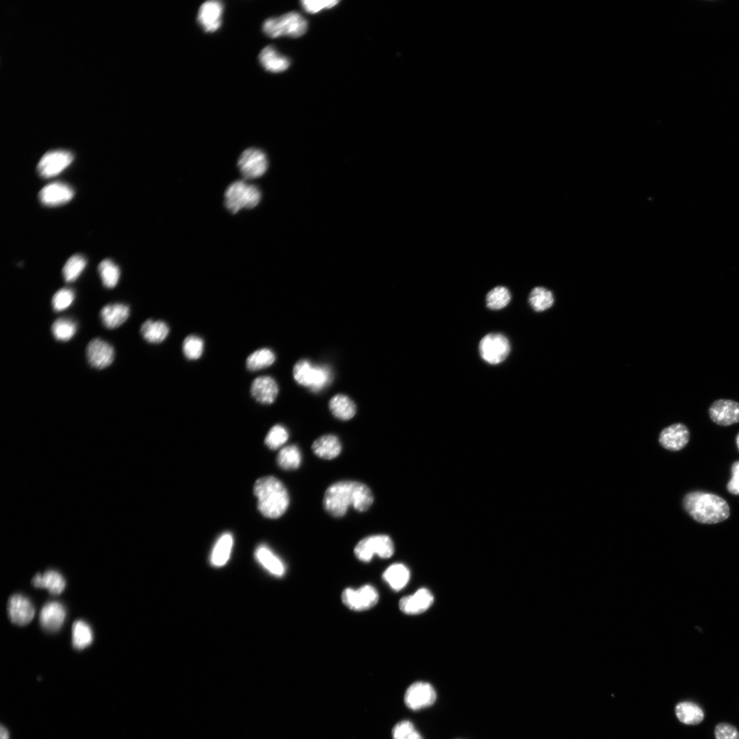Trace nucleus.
Returning a JSON list of instances; mask_svg holds the SVG:
<instances>
[{
    "instance_id": "f257e3e1",
    "label": "nucleus",
    "mask_w": 739,
    "mask_h": 739,
    "mask_svg": "<svg viewBox=\"0 0 739 739\" xmlns=\"http://www.w3.org/2000/svg\"><path fill=\"white\" fill-rule=\"evenodd\" d=\"M373 501L372 493L367 485L357 481L342 480L327 488L323 506L332 516L341 517L346 513L349 506L359 512L366 511Z\"/></svg>"
},
{
    "instance_id": "f03ea898",
    "label": "nucleus",
    "mask_w": 739,
    "mask_h": 739,
    "mask_svg": "<svg viewBox=\"0 0 739 739\" xmlns=\"http://www.w3.org/2000/svg\"><path fill=\"white\" fill-rule=\"evenodd\" d=\"M686 511L697 521L714 524L723 521L729 516V507L722 497L707 492L693 491L683 500Z\"/></svg>"
},
{
    "instance_id": "7ed1b4c3",
    "label": "nucleus",
    "mask_w": 739,
    "mask_h": 739,
    "mask_svg": "<svg viewBox=\"0 0 739 739\" xmlns=\"http://www.w3.org/2000/svg\"><path fill=\"white\" fill-rule=\"evenodd\" d=\"M259 510L265 517L276 519L283 515L289 504L288 491L284 484L274 476L259 478L254 485Z\"/></svg>"
},
{
    "instance_id": "20e7f679",
    "label": "nucleus",
    "mask_w": 739,
    "mask_h": 739,
    "mask_svg": "<svg viewBox=\"0 0 739 739\" xmlns=\"http://www.w3.org/2000/svg\"><path fill=\"white\" fill-rule=\"evenodd\" d=\"M261 193L255 185L245 181L238 180L233 182L224 192V205L232 213H236L243 209H252L260 202Z\"/></svg>"
},
{
    "instance_id": "39448f33",
    "label": "nucleus",
    "mask_w": 739,
    "mask_h": 739,
    "mask_svg": "<svg viewBox=\"0 0 739 739\" xmlns=\"http://www.w3.org/2000/svg\"><path fill=\"white\" fill-rule=\"evenodd\" d=\"M265 35L270 38L289 36L298 38L307 29L306 19L296 12H289L276 18L266 19L262 27Z\"/></svg>"
},
{
    "instance_id": "423d86ee",
    "label": "nucleus",
    "mask_w": 739,
    "mask_h": 739,
    "mask_svg": "<svg viewBox=\"0 0 739 739\" xmlns=\"http://www.w3.org/2000/svg\"><path fill=\"white\" fill-rule=\"evenodd\" d=\"M294 378L300 385L318 391L330 382L331 372L328 367L314 365L307 360L297 362L293 370Z\"/></svg>"
},
{
    "instance_id": "0eeeda50",
    "label": "nucleus",
    "mask_w": 739,
    "mask_h": 739,
    "mask_svg": "<svg viewBox=\"0 0 739 739\" xmlns=\"http://www.w3.org/2000/svg\"><path fill=\"white\" fill-rule=\"evenodd\" d=\"M354 552L359 560L367 562L374 555L382 558H390L394 553V545L388 535H372L361 539L355 546Z\"/></svg>"
},
{
    "instance_id": "6e6552de",
    "label": "nucleus",
    "mask_w": 739,
    "mask_h": 739,
    "mask_svg": "<svg viewBox=\"0 0 739 739\" xmlns=\"http://www.w3.org/2000/svg\"><path fill=\"white\" fill-rule=\"evenodd\" d=\"M479 352L483 360L495 365L506 359L510 352L508 339L500 333H490L480 341Z\"/></svg>"
},
{
    "instance_id": "1a4fd4ad",
    "label": "nucleus",
    "mask_w": 739,
    "mask_h": 739,
    "mask_svg": "<svg viewBox=\"0 0 739 739\" xmlns=\"http://www.w3.org/2000/svg\"><path fill=\"white\" fill-rule=\"evenodd\" d=\"M237 166L246 179H254L263 176L268 168L266 155L257 148L246 149L240 155Z\"/></svg>"
},
{
    "instance_id": "9d476101",
    "label": "nucleus",
    "mask_w": 739,
    "mask_h": 739,
    "mask_svg": "<svg viewBox=\"0 0 739 739\" xmlns=\"http://www.w3.org/2000/svg\"><path fill=\"white\" fill-rule=\"evenodd\" d=\"M378 593L371 585H364L357 589L346 588L341 594V600L348 608L363 611L374 607L378 601Z\"/></svg>"
},
{
    "instance_id": "9b49d317",
    "label": "nucleus",
    "mask_w": 739,
    "mask_h": 739,
    "mask_svg": "<svg viewBox=\"0 0 739 739\" xmlns=\"http://www.w3.org/2000/svg\"><path fill=\"white\" fill-rule=\"evenodd\" d=\"M73 154L66 150H53L47 152L40 159L37 170L43 178L59 174L73 161Z\"/></svg>"
},
{
    "instance_id": "f8f14e48",
    "label": "nucleus",
    "mask_w": 739,
    "mask_h": 739,
    "mask_svg": "<svg viewBox=\"0 0 739 739\" xmlns=\"http://www.w3.org/2000/svg\"><path fill=\"white\" fill-rule=\"evenodd\" d=\"M437 699L433 686L425 682H416L409 686L404 695V703L412 710H419L432 705Z\"/></svg>"
},
{
    "instance_id": "ddd939ff",
    "label": "nucleus",
    "mask_w": 739,
    "mask_h": 739,
    "mask_svg": "<svg viewBox=\"0 0 739 739\" xmlns=\"http://www.w3.org/2000/svg\"><path fill=\"white\" fill-rule=\"evenodd\" d=\"M711 419L720 426H729L739 422V403L731 400L714 401L709 408Z\"/></svg>"
},
{
    "instance_id": "4468645a",
    "label": "nucleus",
    "mask_w": 739,
    "mask_h": 739,
    "mask_svg": "<svg viewBox=\"0 0 739 739\" xmlns=\"http://www.w3.org/2000/svg\"><path fill=\"white\" fill-rule=\"evenodd\" d=\"M224 5L219 1H207L200 6L197 21L206 32H214L222 24Z\"/></svg>"
},
{
    "instance_id": "2eb2a0df",
    "label": "nucleus",
    "mask_w": 739,
    "mask_h": 739,
    "mask_svg": "<svg viewBox=\"0 0 739 739\" xmlns=\"http://www.w3.org/2000/svg\"><path fill=\"white\" fill-rule=\"evenodd\" d=\"M10 621L18 625H25L33 619L35 609L31 601L20 594L12 595L7 604Z\"/></svg>"
},
{
    "instance_id": "dca6fc26",
    "label": "nucleus",
    "mask_w": 739,
    "mask_h": 739,
    "mask_svg": "<svg viewBox=\"0 0 739 739\" xmlns=\"http://www.w3.org/2000/svg\"><path fill=\"white\" fill-rule=\"evenodd\" d=\"M74 196L73 189L63 182L47 184L40 191L38 197L42 204L48 207L58 206L69 202Z\"/></svg>"
},
{
    "instance_id": "f3484780",
    "label": "nucleus",
    "mask_w": 739,
    "mask_h": 739,
    "mask_svg": "<svg viewBox=\"0 0 739 739\" xmlns=\"http://www.w3.org/2000/svg\"><path fill=\"white\" fill-rule=\"evenodd\" d=\"M89 364L96 369H103L112 364L114 359V348L101 339L91 340L86 348Z\"/></svg>"
},
{
    "instance_id": "a211bd4d",
    "label": "nucleus",
    "mask_w": 739,
    "mask_h": 739,
    "mask_svg": "<svg viewBox=\"0 0 739 739\" xmlns=\"http://www.w3.org/2000/svg\"><path fill=\"white\" fill-rule=\"evenodd\" d=\"M434 597L426 588L418 589L414 594L404 596L399 602L400 609L407 614H417L427 610L432 604Z\"/></svg>"
},
{
    "instance_id": "6ab92c4d",
    "label": "nucleus",
    "mask_w": 739,
    "mask_h": 739,
    "mask_svg": "<svg viewBox=\"0 0 739 739\" xmlns=\"http://www.w3.org/2000/svg\"><path fill=\"white\" fill-rule=\"evenodd\" d=\"M689 437L687 427L678 423L662 430L659 437V441L664 448L671 451H678L687 445Z\"/></svg>"
},
{
    "instance_id": "aec40b11",
    "label": "nucleus",
    "mask_w": 739,
    "mask_h": 739,
    "mask_svg": "<svg viewBox=\"0 0 739 739\" xmlns=\"http://www.w3.org/2000/svg\"><path fill=\"white\" fill-rule=\"evenodd\" d=\"M250 391L252 397L259 402L270 404L274 402L278 387L275 380L268 376L256 378L252 383Z\"/></svg>"
},
{
    "instance_id": "412c9836",
    "label": "nucleus",
    "mask_w": 739,
    "mask_h": 739,
    "mask_svg": "<svg viewBox=\"0 0 739 739\" xmlns=\"http://www.w3.org/2000/svg\"><path fill=\"white\" fill-rule=\"evenodd\" d=\"M66 616L64 607L57 601L46 604L40 614V623L49 632L58 630L64 623Z\"/></svg>"
},
{
    "instance_id": "4be33fe9",
    "label": "nucleus",
    "mask_w": 739,
    "mask_h": 739,
    "mask_svg": "<svg viewBox=\"0 0 739 739\" xmlns=\"http://www.w3.org/2000/svg\"><path fill=\"white\" fill-rule=\"evenodd\" d=\"M129 315V306L121 303L107 304L100 311L102 323L109 329L120 326L127 320Z\"/></svg>"
},
{
    "instance_id": "5701e85b",
    "label": "nucleus",
    "mask_w": 739,
    "mask_h": 739,
    "mask_svg": "<svg viewBox=\"0 0 739 739\" xmlns=\"http://www.w3.org/2000/svg\"><path fill=\"white\" fill-rule=\"evenodd\" d=\"M259 60L268 71L281 73L286 70L290 64L289 60L279 53L272 46H266L260 51Z\"/></svg>"
},
{
    "instance_id": "b1692460",
    "label": "nucleus",
    "mask_w": 739,
    "mask_h": 739,
    "mask_svg": "<svg viewBox=\"0 0 739 739\" xmlns=\"http://www.w3.org/2000/svg\"><path fill=\"white\" fill-rule=\"evenodd\" d=\"M255 555L258 562L270 573L277 577L284 575L285 567L283 562L268 547L259 545Z\"/></svg>"
},
{
    "instance_id": "393cba45",
    "label": "nucleus",
    "mask_w": 739,
    "mask_h": 739,
    "mask_svg": "<svg viewBox=\"0 0 739 739\" xmlns=\"http://www.w3.org/2000/svg\"><path fill=\"white\" fill-rule=\"evenodd\" d=\"M312 450L318 457L330 460L340 454L341 445L338 437L335 435H325L314 441L312 445Z\"/></svg>"
},
{
    "instance_id": "a878e982",
    "label": "nucleus",
    "mask_w": 739,
    "mask_h": 739,
    "mask_svg": "<svg viewBox=\"0 0 739 739\" xmlns=\"http://www.w3.org/2000/svg\"><path fill=\"white\" fill-rule=\"evenodd\" d=\"M31 584L36 588H47L53 595H59L64 589L65 580L57 571L49 570L44 573H37L31 580Z\"/></svg>"
},
{
    "instance_id": "bb28decb",
    "label": "nucleus",
    "mask_w": 739,
    "mask_h": 739,
    "mask_svg": "<svg viewBox=\"0 0 739 739\" xmlns=\"http://www.w3.org/2000/svg\"><path fill=\"white\" fill-rule=\"evenodd\" d=\"M233 544V536L224 533L214 545L210 556L211 564L216 567L224 566L229 560Z\"/></svg>"
},
{
    "instance_id": "cd10ccee",
    "label": "nucleus",
    "mask_w": 739,
    "mask_h": 739,
    "mask_svg": "<svg viewBox=\"0 0 739 739\" xmlns=\"http://www.w3.org/2000/svg\"><path fill=\"white\" fill-rule=\"evenodd\" d=\"M384 580L394 591L402 589L410 579V571L403 564L395 563L390 565L383 573Z\"/></svg>"
},
{
    "instance_id": "c85d7f7f",
    "label": "nucleus",
    "mask_w": 739,
    "mask_h": 739,
    "mask_svg": "<svg viewBox=\"0 0 739 739\" xmlns=\"http://www.w3.org/2000/svg\"><path fill=\"white\" fill-rule=\"evenodd\" d=\"M140 333L148 342L159 343L168 335L169 327L163 321L147 320L142 324Z\"/></svg>"
},
{
    "instance_id": "c756f323",
    "label": "nucleus",
    "mask_w": 739,
    "mask_h": 739,
    "mask_svg": "<svg viewBox=\"0 0 739 739\" xmlns=\"http://www.w3.org/2000/svg\"><path fill=\"white\" fill-rule=\"evenodd\" d=\"M675 712L679 721L686 725H698L704 718L702 709L697 704L690 701H682L677 703Z\"/></svg>"
},
{
    "instance_id": "7c9ffc66",
    "label": "nucleus",
    "mask_w": 739,
    "mask_h": 739,
    "mask_svg": "<svg viewBox=\"0 0 739 739\" xmlns=\"http://www.w3.org/2000/svg\"><path fill=\"white\" fill-rule=\"evenodd\" d=\"M329 409L335 417L341 420H348L356 413L354 402L342 394H337L330 399Z\"/></svg>"
},
{
    "instance_id": "2f4dec72",
    "label": "nucleus",
    "mask_w": 739,
    "mask_h": 739,
    "mask_svg": "<svg viewBox=\"0 0 739 739\" xmlns=\"http://www.w3.org/2000/svg\"><path fill=\"white\" fill-rule=\"evenodd\" d=\"M276 461L278 466L283 469H296L300 467L301 463L302 455L300 450L295 445L285 446L279 451Z\"/></svg>"
},
{
    "instance_id": "473e14b6",
    "label": "nucleus",
    "mask_w": 739,
    "mask_h": 739,
    "mask_svg": "<svg viewBox=\"0 0 739 739\" xmlns=\"http://www.w3.org/2000/svg\"><path fill=\"white\" fill-rule=\"evenodd\" d=\"M72 643L75 649L81 650L89 646L93 640L90 626L83 621L78 620L72 626Z\"/></svg>"
},
{
    "instance_id": "72a5a7b5",
    "label": "nucleus",
    "mask_w": 739,
    "mask_h": 739,
    "mask_svg": "<svg viewBox=\"0 0 739 739\" xmlns=\"http://www.w3.org/2000/svg\"><path fill=\"white\" fill-rule=\"evenodd\" d=\"M528 300L531 307L536 312L548 309L554 302L552 292L543 287H536L532 289Z\"/></svg>"
},
{
    "instance_id": "f704fd0d",
    "label": "nucleus",
    "mask_w": 739,
    "mask_h": 739,
    "mask_svg": "<svg viewBox=\"0 0 739 739\" xmlns=\"http://www.w3.org/2000/svg\"><path fill=\"white\" fill-rule=\"evenodd\" d=\"M275 361L274 352L268 348H261L250 354L246 359V367L257 371L271 365Z\"/></svg>"
},
{
    "instance_id": "c9c22d12",
    "label": "nucleus",
    "mask_w": 739,
    "mask_h": 739,
    "mask_svg": "<svg viewBox=\"0 0 739 739\" xmlns=\"http://www.w3.org/2000/svg\"><path fill=\"white\" fill-rule=\"evenodd\" d=\"M77 328V323L73 320L60 317L53 322L51 332L57 340L66 341L75 335Z\"/></svg>"
},
{
    "instance_id": "e433bc0d",
    "label": "nucleus",
    "mask_w": 739,
    "mask_h": 739,
    "mask_svg": "<svg viewBox=\"0 0 739 739\" xmlns=\"http://www.w3.org/2000/svg\"><path fill=\"white\" fill-rule=\"evenodd\" d=\"M98 270L105 287L113 288L117 285L120 272L118 267L112 260H103L99 263Z\"/></svg>"
},
{
    "instance_id": "4c0bfd02",
    "label": "nucleus",
    "mask_w": 739,
    "mask_h": 739,
    "mask_svg": "<svg viewBox=\"0 0 739 739\" xmlns=\"http://www.w3.org/2000/svg\"><path fill=\"white\" fill-rule=\"evenodd\" d=\"M86 265V260L81 255H75L70 257L62 269V274L65 281L73 282L81 274Z\"/></svg>"
},
{
    "instance_id": "58836bf2",
    "label": "nucleus",
    "mask_w": 739,
    "mask_h": 739,
    "mask_svg": "<svg viewBox=\"0 0 739 739\" xmlns=\"http://www.w3.org/2000/svg\"><path fill=\"white\" fill-rule=\"evenodd\" d=\"M509 290L504 286H497L489 291L487 295V305L493 310H499L505 307L510 300Z\"/></svg>"
},
{
    "instance_id": "ea45409f",
    "label": "nucleus",
    "mask_w": 739,
    "mask_h": 739,
    "mask_svg": "<svg viewBox=\"0 0 739 739\" xmlns=\"http://www.w3.org/2000/svg\"><path fill=\"white\" fill-rule=\"evenodd\" d=\"M204 349L203 340L198 336L191 335L185 337L182 350L185 356L190 360L199 359Z\"/></svg>"
},
{
    "instance_id": "a19ab883",
    "label": "nucleus",
    "mask_w": 739,
    "mask_h": 739,
    "mask_svg": "<svg viewBox=\"0 0 739 739\" xmlns=\"http://www.w3.org/2000/svg\"><path fill=\"white\" fill-rule=\"evenodd\" d=\"M289 434L287 429L280 425H275L269 430L265 439V445L272 450H276L281 447L288 439Z\"/></svg>"
},
{
    "instance_id": "79ce46f5",
    "label": "nucleus",
    "mask_w": 739,
    "mask_h": 739,
    "mask_svg": "<svg viewBox=\"0 0 739 739\" xmlns=\"http://www.w3.org/2000/svg\"><path fill=\"white\" fill-rule=\"evenodd\" d=\"M393 739H424L413 724L409 721L398 723L392 731Z\"/></svg>"
},
{
    "instance_id": "37998d69",
    "label": "nucleus",
    "mask_w": 739,
    "mask_h": 739,
    "mask_svg": "<svg viewBox=\"0 0 739 739\" xmlns=\"http://www.w3.org/2000/svg\"><path fill=\"white\" fill-rule=\"evenodd\" d=\"M75 299L74 291L68 288L59 289L53 296L51 304L54 311H61L71 305Z\"/></svg>"
},
{
    "instance_id": "c03bdc74",
    "label": "nucleus",
    "mask_w": 739,
    "mask_h": 739,
    "mask_svg": "<svg viewBox=\"0 0 739 739\" xmlns=\"http://www.w3.org/2000/svg\"><path fill=\"white\" fill-rule=\"evenodd\" d=\"M303 9L311 14H315L324 9H328L336 5L337 0H304L301 2Z\"/></svg>"
},
{
    "instance_id": "a18cd8bd",
    "label": "nucleus",
    "mask_w": 739,
    "mask_h": 739,
    "mask_svg": "<svg viewBox=\"0 0 739 739\" xmlns=\"http://www.w3.org/2000/svg\"><path fill=\"white\" fill-rule=\"evenodd\" d=\"M716 739H739V732L736 727L727 723H720L714 729Z\"/></svg>"
},
{
    "instance_id": "49530a36",
    "label": "nucleus",
    "mask_w": 739,
    "mask_h": 739,
    "mask_svg": "<svg viewBox=\"0 0 739 739\" xmlns=\"http://www.w3.org/2000/svg\"><path fill=\"white\" fill-rule=\"evenodd\" d=\"M727 487L730 493L739 495V461H736L732 465L731 478Z\"/></svg>"
},
{
    "instance_id": "de8ad7c7",
    "label": "nucleus",
    "mask_w": 739,
    "mask_h": 739,
    "mask_svg": "<svg viewBox=\"0 0 739 739\" xmlns=\"http://www.w3.org/2000/svg\"><path fill=\"white\" fill-rule=\"evenodd\" d=\"M1 739H10V733L8 727L3 724L1 725Z\"/></svg>"
},
{
    "instance_id": "09e8293b",
    "label": "nucleus",
    "mask_w": 739,
    "mask_h": 739,
    "mask_svg": "<svg viewBox=\"0 0 739 739\" xmlns=\"http://www.w3.org/2000/svg\"><path fill=\"white\" fill-rule=\"evenodd\" d=\"M736 441L737 447H738V450H739V432H738V435L736 437Z\"/></svg>"
}]
</instances>
